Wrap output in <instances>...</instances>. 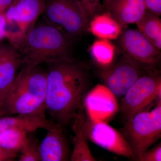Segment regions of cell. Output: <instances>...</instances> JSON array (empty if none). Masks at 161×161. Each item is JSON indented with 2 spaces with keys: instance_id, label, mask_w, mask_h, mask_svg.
Returning <instances> with one entry per match:
<instances>
[{
  "instance_id": "1",
  "label": "cell",
  "mask_w": 161,
  "mask_h": 161,
  "mask_svg": "<svg viewBox=\"0 0 161 161\" xmlns=\"http://www.w3.org/2000/svg\"><path fill=\"white\" fill-rule=\"evenodd\" d=\"M47 72L46 111L55 122L65 127L78 114L92 86L88 69L75 60L49 64Z\"/></svg>"
},
{
  "instance_id": "2",
  "label": "cell",
  "mask_w": 161,
  "mask_h": 161,
  "mask_svg": "<svg viewBox=\"0 0 161 161\" xmlns=\"http://www.w3.org/2000/svg\"><path fill=\"white\" fill-rule=\"evenodd\" d=\"M47 72L24 67L0 98L3 116L24 115L46 117Z\"/></svg>"
},
{
  "instance_id": "3",
  "label": "cell",
  "mask_w": 161,
  "mask_h": 161,
  "mask_svg": "<svg viewBox=\"0 0 161 161\" xmlns=\"http://www.w3.org/2000/svg\"><path fill=\"white\" fill-rule=\"evenodd\" d=\"M73 43L58 30L44 23L35 24L16 48L25 66L32 68L42 63L74 60Z\"/></svg>"
},
{
  "instance_id": "4",
  "label": "cell",
  "mask_w": 161,
  "mask_h": 161,
  "mask_svg": "<svg viewBox=\"0 0 161 161\" xmlns=\"http://www.w3.org/2000/svg\"><path fill=\"white\" fill-rule=\"evenodd\" d=\"M136 112L125 120L120 132L139 161L145 151L161 137V100Z\"/></svg>"
},
{
  "instance_id": "5",
  "label": "cell",
  "mask_w": 161,
  "mask_h": 161,
  "mask_svg": "<svg viewBox=\"0 0 161 161\" xmlns=\"http://www.w3.org/2000/svg\"><path fill=\"white\" fill-rule=\"evenodd\" d=\"M42 15L44 23L73 42L89 29V22L76 0H46Z\"/></svg>"
},
{
  "instance_id": "6",
  "label": "cell",
  "mask_w": 161,
  "mask_h": 161,
  "mask_svg": "<svg viewBox=\"0 0 161 161\" xmlns=\"http://www.w3.org/2000/svg\"><path fill=\"white\" fill-rule=\"evenodd\" d=\"M45 3L46 0H14L5 12L9 43L19 45L42 15Z\"/></svg>"
},
{
  "instance_id": "7",
  "label": "cell",
  "mask_w": 161,
  "mask_h": 161,
  "mask_svg": "<svg viewBox=\"0 0 161 161\" xmlns=\"http://www.w3.org/2000/svg\"><path fill=\"white\" fill-rule=\"evenodd\" d=\"M119 37L120 50L124 58L150 71L160 72V51L139 31H122Z\"/></svg>"
},
{
  "instance_id": "8",
  "label": "cell",
  "mask_w": 161,
  "mask_h": 161,
  "mask_svg": "<svg viewBox=\"0 0 161 161\" xmlns=\"http://www.w3.org/2000/svg\"><path fill=\"white\" fill-rule=\"evenodd\" d=\"M161 100L160 72L142 76L123 96L119 109L125 120L136 112Z\"/></svg>"
},
{
  "instance_id": "9",
  "label": "cell",
  "mask_w": 161,
  "mask_h": 161,
  "mask_svg": "<svg viewBox=\"0 0 161 161\" xmlns=\"http://www.w3.org/2000/svg\"><path fill=\"white\" fill-rule=\"evenodd\" d=\"M84 128L88 140L109 152L135 160V157L120 132L105 121L85 115Z\"/></svg>"
},
{
  "instance_id": "10",
  "label": "cell",
  "mask_w": 161,
  "mask_h": 161,
  "mask_svg": "<svg viewBox=\"0 0 161 161\" xmlns=\"http://www.w3.org/2000/svg\"><path fill=\"white\" fill-rule=\"evenodd\" d=\"M153 73L157 72L141 68L123 57L117 63L102 69L99 76L103 85L115 97L119 98L125 94L139 78Z\"/></svg>"
},
{
  "instance_id": "11",
  "label": "cell",
  "mask_w": 161,
  "mask_h": 161,
  "mask_svg": "<svg viewBox=\"0 0 161 161\" xmlns=\"http://www.w3.org/2000/svg\"><path fill=\"white\" fill-rule=\"evenodd\" d=\"M87 116L105 121L119 109L116 97L103 85H98L87 94L84 100Z\"/></svg>"
},
{
  "instance_id": "12",
  "label": "cell",
  "mask_w": 161,
  "mask_h": 161,
  "mask_svg": "<svg viewBox=\"0 0 161 161\" xmlns=\"http://www.w3.org/2000/svg\"><path fill=\"white\" fill-rule=\"evenodd\" d=\"M64 127L57 123L47 130L46 136L39 146L41 161L70 160L71 152Z\"/></svg>"
},
{
  "instance_id": "13",
  "label": "cell",
  "mask_w": 161,
  "mask_h": 161,
  "mask_svg": "<svg viewBox=\"0 0 161 161\" xmlns=\"http://www.w3.org/2000/svg\"><path fill=\"white\" fill-rule=\"evenodd\" d=\"M23 59L10 43L0 42V98L14 81Z\"/></svg>"
},
{
  "instance_id": "14",
  "label": "cell",
  "mask_w": 161,
  "mask_h": 161,
  "mask_svg": "<svg viewBox=\"0 0 161 161\" xmlns=\"http://www.w3.org/2000/svg\"><path fill=\"white\" fill-rule=\"evenodd\" d=\"M106 9L122 29L138 22L147 10L145 0H118Z\"/></svg>"
},
{
  "instance_id": "15",
  "label": "cell",
  "mask_w": 161,
  "mask_h": 161,
  "mask_svg": "<svg viewBox=\"0 0 161 161\" xmlns=\"http://www.w3.org/2000/svg\"><path fill=\"white\" fill-rule=\"evenodd\" d=\"M84 103L75 117L73 125L74 135L73 151L70 161H96L97 159L92 154L88 143V139L84 128L85 118Z\"/></svg>"
},
{
  "instance_id": "16",
  "label": "cell",
  "mask_w": 161,
  "mask_h": 161,
  "mask_svg": "<svg viewBox=\"0 0 161 161\" xmlns=\"http://www.w3.org/2000/svg\"><path fill=\"white\" fill-rule=\"evenodd\" d=\"M56 124L48 120L46 117L20 115L15 116H2L0 117V133L11 128L22 129L28 133L39 129L47 130Z\"/></svg>"
},
{
  "instance_id": "17",
  "label": "cell",
  "mask_w": 161,
  "mask_h": 161,
  "mask_svg": "<svg viewBox=\"0 0 161 161\" xmlns=\"http://www.w3.org/2000/svg\"><path fill=\"white\" fill-rule=\"evenodd\" d=\"M89 29L96 36L108 40L117 39L122 31L119 23L108 11L94 17L90 22Z\"/></svg>"
},
{
  "instance_id": "18",
  "label": "cell",
  "mask_w": 161,
  "mask_h": 161,
  "mask_svg": "<svg viewBox=\"0 0 161 161\" xmlns=\"http://www.w3.org/2000/svg\"><path fill=\"white\" fill-rule=\"evenodd\" d=\"M136 24L138 30L161 51V20L159 16L147 10L142 19Z\"/></svg>"
},
{
  "instance_id": "19",
  "label": "cell",
  "mask_w": 161,
  "mask_h": 161,
  "mask_svg": "<svg viewBox=\"0 0 161 161\" xmlns=\"http://www.w3.org/2000/svg\"><path fill=\"white\" fill-rule=\"evenodd\" d=\"M91 53L97 64L102 69L105 68L113 63L115 47L108 40L100 39L93 43Z\"/></svg>"
},
{
  "instance_id": "20",
  "label": "cell",
  "mask_w": 161,
  "mask_h": 161,
  "mask_svg": "<svg viewBox=\"0 0 161 161\" xmlns=\"http://www.w3.org/2000/svg\"><path fill=\"white\" fill-rule=\"evenodd\" d=\"M28 132L18 128H11L0 133V147L16 153L20 152L28 139Z\"/></svg>"
},
{
  "instance_id": "21",
  "label": "cell",
  "mask_w": 161,
  "mask_h": 161,
  "mask_svg": "<svg viewBox=\"0 0 161 161\" xmlns=\"http://www.w3.org/2000/svg\"><path fill=\"white\" fill-rule=\"evenodd\" d=\"M80 9L89 22L96 15L105 9L102 0H76Z\"/></svg>"
},
{
  "instance_id": "22",
  "label": "cell",
  "mask_w": 161,
  "mask_h": 161,
  "mask_svg": "<svg viewBox=\"0 0 161 161\" xmlns=\"http://www.w3.org/2000/svg\"><path fill=\"white\" fill-rule=\"evenodd\" d=\"M19 161H41L39 146L33 139L28 137V141L20 151Z\"/></svg>"
},
{
  "instance_id": "23",
  "label": "cell",
  "mask_w": 161,
  "mask_h": 161,
  "mask_svg": "<svg viewBox=\"0 0 161 161\" xmlns=\"http://www.w3.org/2000/svg\"><path fill=\"white\" fill-rule=\"evenodd\" d=\"M161 143L144 153L139 161H161Z\"/></svg>"
},
{
  "instance_id": "24",
  "label": "cell",
  "mask_w": 161,
  "mask_h": 161,
  "mask_svg": "<svg viewBox=\"0 0 161 161\" xmlns=\"http://www.w3.org/2000/svg\"><path fill=\"white\" fill-rule=\"evenodd\" d=\"M147 10L157 15L161 14V0H145Z\"/></svg>"
},
{
  "instance_id": "25",
  "label": "cell",
  "mask_w": 161,
  "mask_h": 161,
  "mask_svg": "<svg viewBox=\"0 0 161 161\" xmlns=\"http://www.w3.org/2000/svg\"><path fill=\"white\" fill-rule=\"evenodd\" d=\"M17 153L6 150L0 147V161H13L17 155Z\"/></svg>"
},
{
  "instance_id": "26",
  "label": "cell",
  "mask_w": 161,
  "mask_h": 161,
  "mask_svg": "<svg viewBox=\"0 0 161 161\" xmlns=\"http://www.w3.org/2000/svg\"><path fill=\"white\" fill-rule=\"evenodd\" d=\"M7 25L5 13H0V42L6 38Z\"/></svg>"
},
{
  "instance_id": "27",
  "label": "cell",
  "mask_w": 161,
  "mask_h": 161,
  "mask_svg": "<svg viewBox=\"0 0 161 161\" xmlns=\"http://www.w3.org/2000/svg\"><path fill=\"white\" fill-rule=\"evenodd\" d=\"M14 0H0V13H5Z\"/></svg>"
},
{
  "instance_id": "28",
  "label": "cell",
  "mask_w": 161,
  "mask_h": 161,
  "mask_svg": "<svg viewBox=\"0 0 161 161\" xmlns=\"http://www.w3.org/2000/svg\"><path fill=\"white\" fill-rule=\"evenodd\" d=\"M102 1L104 6L105 9H106L108 7L111 6L118 0H102Z\"/></svg>"
},
{
  "instance_id": "29",
  "label": "cell",
  "mask_w": 161,
  "mask_h": 161,
  "mask_svg": "<svg viewBox=\"0 0 161 161\" xmlns=\"http://www.w3.org/2000/svg\"><path fill=\"white\" fill-rule=\"evenodd\" d=\"M2 116H3V114H2V112L0 111V117H2Z\"/></svg>"
}]
</instances>
